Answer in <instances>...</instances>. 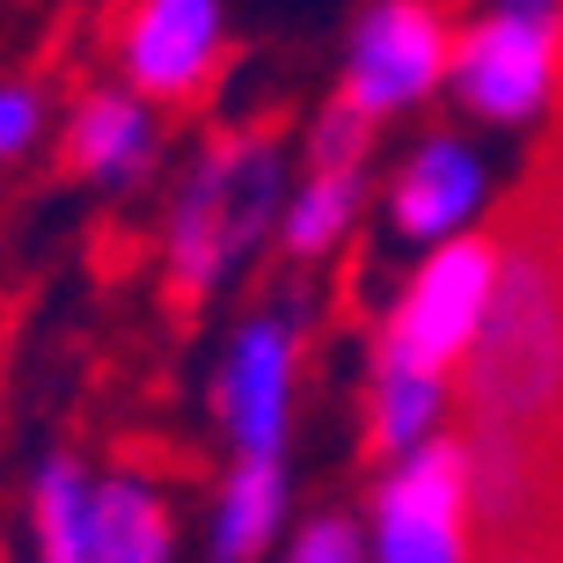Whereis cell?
<instances>
[{"mask_svg":"<svg viewBox=\"0 0 563 563\" xmlns=\"http://www.w3.org/2000/svg\"><path fill=\"white\" fill-rule=\"evenodd\" d=\"M286 520V468L278 454H242L212 490V563H256Z\"/></svg>","mask_w":563,"mask_h":563,"instance_id":"obj_11","label":"cell"},{"mask_svg":"<svg viewBox=\"0 0 563 563\" xmlns=\"http://www.w3.org/2000/svg\"><path fill=\"white\" fill-rule=\"evenodd\" d=\"M498 8H527V15H563V0H498Z\"/></svg>","mask_w":563,"mask_h":563,"instance_id":"obj_20","label":"cell"},{"mask_svg":"<svg viewBox=\"0 0 563 563\" xmlns=\"http://www.w3.org/2000/svg\"><path fill=\"white\" fill-rule=\"evenodd\" d=\"M66 168L81 176V184L96 190H125L140 184L146 168H154V154H162V118H154V103H146L140 88H88L81 103H74V118H66V140H59Z\"/></svg>","mask_w":563,"mask_h":563,"instance_id":"obj_10","label":"cell"},{"mask_svg":"<svg viewBox=\"0 0 563 563\" xmlns=\"http://www.w3.org/2000/svg\"><path fill=\"white\" fill-rule=\"evenodd\" d=\"M286 212V140L272 125H234L206 140L184 168L162 228V278L184 308H206L250 272V256L278 234Z\"/></svg>","mask_w":563,"mask_h":563,"instance_id":"obj_2","label":"cell"},{"mask_svg":"<svg viewBox=\"0 0 563 563\" xmlns=\"http://www.w3.org/2000/svg\"><path fill=\"white\" fill-rule=\"evenodd\" d=\"M30 563H96V483L66 454L30 476Z\"/></svg>","mask_w":563,"mask_h":563,"instance_id":"obj_12","label":"cell"},{"mask_svg":"<svg viewBox=\"0 0 563 563\" xmlns=\"http://www.w3.org/2000/svg\"><path fill=\"white\" fill-rule=\"evenodd\" d=\"M483 198H490L483 154L454 132H432L388 184V228H396V242H446V234H468Z\"/></svg>","mask_w":563,"mask_h":563,"instance_id":"obj_9","label":"cell"},{"mask_svg":"<svg viewBox=\"0 0 563 563\" xmlns=\"http://www.w3.org/2000/svg\"><path fill=\"white\" fill-rule=\"evenodd\" d=\"M556 81H563V15H527V8L490 0L454 37L446 88L483 125H534L556 103Z\"/></svg>","mask_w":563,"mask_h":563,"instance_id":"obj_5","label":"cell"},{"mask_svg":"<svg viewBox=\"0 0 563 563\" xmlns=\"http://www.w3.org/2000/svg\"><path fill=\"white\" fill-rule=\"evenodd\" d=\"M461 402L468 424L563 432V190L549 176L498 234V292L461 358Z\"/></svg>","mask_w":563,"mask_h":563,"instance_id":"obj_1","label":"cell"},{"mask_svg":"<svg viewBox=\"0 0 563 563\" xmlns=\"http://www.w3.org/2000/svg\"><path fill=\"white\" fill-rule=\"evenodd\" d=\"M44 132V88L37 81H0V162L30 154Z\"/></svg>","mask_w":563,"mask_h":563,"instance_id":"obj_18","label":"cell"},{"mask_svg":"<svg viewBox=\"0 0 563 563\" xmlns=\"http://www.w3.org/2000/svg\"><path fill=\"white\" fill-rule=\"evenodd\" d=\"M228 52V0H132L118 30L125 88L146 103H198Z\"/></svg>","mask_w":563,"mask_h":563,"instance_id":"obj_8","label":"cell"},{"mask_svg":"<svg viewBox=\"0 0 563 563\" xmlns=\"http://www.w3.org/2000/svg\"><path fill=\"white\" fill-rule=\"evenodd\" d=\"M490 292H498V234H446V242H432V256L410 272V286L396 292V308L380 322L374 358L446 380L468 358V344H476Z\"/></svg>","mask_w":563,"mask_h":563,"instance_id":"obj_3","label":"cell"},{"mask_svg":"<svg viewBox=\"0 0 563 563\" xmlns=\"http://www.w3.org/2000/svg\"><path fill=\"white\" fill-rule=\"evenodd\" d=\"M446 66H454V22L439 0H374L352 22L336 96L380 125V118L424 103L432 88H446Z\"/></svg>","mask_w":563,"mask_h":563,"instance_id":"obj_7","label":"cell"},{"mask_svg":"<svg viewBox=\"0 0 563 563\" xmlns=\"http://www.w3.org/2000/svg\"><path fill=\"white\" fill-rule=\"evenodd\" d=\"M490 563H556V549H498Z\"/></svg>","mask_w":563,"mask_h":563,"instance_id":"obj_19","label":"cell"},{"mask_svg":"<svg viewBox=\"0 0 563 563\" xmlns=\"http://www.w3.org/2000/svg\"><path fill=\"white\" fill-rule=\"evenodd\" d=\"M366 140H374V118L352 110L344 96H330V110L308 125V162L314 168H366Z\"/></svg>","mask_w":563,"mask_h":563,"instance_id":"obj_16","label":"cell"},{"mask_svg":"<svg viewBox=\"0 0 563 563\" xmlns=\"http://www.w3.org/2000/svg\"><path fill=\"white\" fill-rule=\"evenodd\" d=\"M286 563H374V556H366V527L322 512V520H308L300 534H292Z\"/></svg>","mask_w":563,"mask_h":563,"instance_id":"obj_17","label":"cell"},{"mask_svg":"<svg viewBox=\"0 0 563 563\" xmlns=\"http://www.w3.org/2000/svg\"><path fill=\"white\" fill-rule=\"evenodd\" d=\"M300 336H308V300L278 292L264 314H250L228 336L212 366V418L234 454H278L292 424V388H300Z\"/></svg>","mask_w":563,"mask_h":563,"instance_id":"obj_6","label":"cell"},{"mask_svg":"<svg viewBox=\"0 0 563 563\" xmlns=\"http://www.w3.org/2000/svg\"><path fill=\"white\" fill-rule=\"evenodd\" d=\"M446 418V380L439 374H410V366H380L374 358V388H366V446L380 461L410 454L439 432Z\"/></svg>","mask_w":563,"mask_h":563,"instance_id":"obj_15","label":"cell"},{"mask_svg":"<svg viewBox=\"0 0 563 563\" xmlns=\"http://www.w3.org/2000/svg\"><path fill=\"white\" fill-rule=\"evenodd\" d=\"M366 206V168H308V184L286 190L278 212V250L292 264H322L330 250H344V234L358 228Z\"/></svg>","mask_w":563,"mask_h":563,"instance_id":"obj_14","label":"cell"},{"mask_svg":"<svg viewBox=\"0 0 563 563\" xmlns=\"http://www.w3.org/2000/svg\"><path fill=\"white\" fill-rule=\"evenodd\" d=\"M476 490H468V446L424 439L388 461L366 520L374 563H476Z\"/></svg>","mask_w":563,"mask_h":563,"instance_id":"obj_4","label":"cell"},{"mask_svg":"<svg viewBox=\"0 0 563 563\" xmlns=\"http://www.w3.org/2000/svg\"><path fill=\"white\" fill-rule=\"evenodd\" d=\"M176 556V512L168 490L146 476H103L96 483V563H168Z\"/></svg>","mask_w":563,"mask_h":563,"instance_id":"obj_13","label":"cell"}]
</instances>
